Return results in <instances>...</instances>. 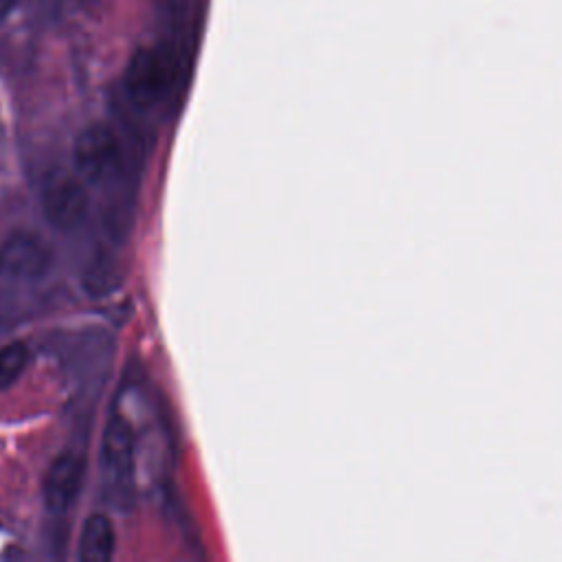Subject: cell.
Wrapping results in <instances>:
<instances>
[{"mask_svg": "<svg viewBox=\"0 0 562 562\" xmlns=\"http://www.w3.org/2000/svg\"><path fill=\"white\" fill-rule=\"evenodd\" d=\"M180 79V59L169 44H149L134 50L125 66L123 86L130 101L149 108L167 99Z\"/></svg>", "mask_w": 562, "mask_h": 562, "instance_id": "1", "label": "cell"}, {"mask_svg": "<svg viewBox=\"0 0 562 562\" xmlns=\"http://www.w3.org/2000/svg\"><path fill=\"white\" fill-rule=\"evenodd\" d=\"M72 160L81 180L103 184L123 169V143L110 125L92 123L79 132L72 147Z\"/></svg>", "mask_w": 562, "mask_h": 562, "instance_id": "2", "label": "cell"}, {"mask_svg": "<svg viewBox=\"0 0 562 562\" xmlns=\"http://www.w3.org/2000/svg\"><path fill=\"white\" fill-rule=\"evenodd\" d=\"M42 211L59 231L77 228L88 213V193L81 180L64 169H53L42 182Z\"/></svg>", "mask_w": 562, "mask_h": 562, "instance_id": "3", "label": "cell"}, {"mask_svg": "<svg viewBox=\"0 0 562 562\" xmlns=\"http://www.w3.org/2000/svg\"><path fill=\"white\" fill-rule=\"evenodd\" d=\"M101 463L116 485H127L134 476V430L121 415H112L103 428Z\"/></svg>", "mask_w": 562, "mask_h": 562, "instance_id": "4", "label": "cell"}, {"mask_svg": "<svg viewBox=\"0 0 562 562\" xmlns=\"http://www.w3.org/2000/svg\"><path fill=\"white\" fill-rule=\"evenodd\" d=\"M2 270H7L15 279H40L50 263V252L46 244L26 231L11 233L0 246Z\"/></svg>", "mask_w": 562, "mask_h": 562, "instance_id": "5", "label": "cell"}, {"mask_svg": "<svg viewBox=\"0 0 562 562\" xmlns=\"http://www.w3.org/2000/svg\"><path fill=\"white\" fill-rule=\"evenodd\" d=\"M86 463L75 452H61L44 479V503L53 514L66 512L81 492Z\"/></svg>", "mask_w": 562, "mask_h": 562, "instance_id": "6", "label": "cell"}, {"mask_svg": "<svg viewBox=\"0 0 562 562\" xmlns=\"http://www.w3.org/2000/svg\"><path fill=\"white\" fill-rule=\"evenodd\" d=\"M114 527L105 514H90L79 536V560L83 562H108L114 555Z\"/></svg>", "mask_w": 562, "mask_h": 562, "instance_id": "7", "label": "cell"}, {"mask_svg": "<svg viewBox=\"0 0 562 562\" xmlns=\"http://www.w3.org/2000/svg\"><path fill=\"white\" fill-rule=\"evenodd\" d=\"M29 360V349L24 342H9L0 347V389H7L13 384L20 373L24 371Z\"/></svg>", "mask_w": 562, "mask_h": 562, "instance_id": "8", "label": "cell"}, {"mask_svg": "<svg viewBox=\"0 0 562 562\" xmlns=\"http://www.w3.org/2000/svg\"><path fill=\"white\" fill-rule=\"evenodd\" d=\"M15 4H18V0H0V20L7 18L15 9Z\"/></svg>", "mask_w": 562, "mask_h": 562, "instance_id": "9", "label": "cell"}, {"mask_svg": "<svg viewBox=\"0 0 562 562\" xmlns=\"http://www.w3.org/2000/svg\"><path fill=\"white\" fill-rule=\"evenodd\" d=\"M0 272H2V259H0Z\"/></svg>", "mask_w": 562, "mask_h": 562, "instance_id": "10", "label": "cell"}]
</instances>
